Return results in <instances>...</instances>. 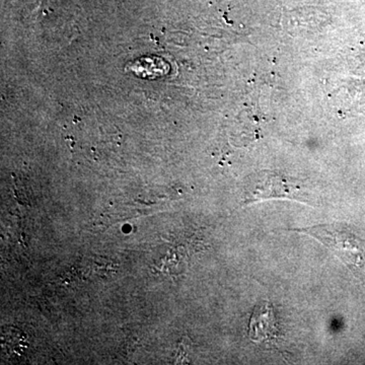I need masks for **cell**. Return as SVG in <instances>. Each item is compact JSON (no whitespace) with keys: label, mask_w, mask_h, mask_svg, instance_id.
Instances as JSON below:
<instances>
[{"label":"cell","mask_w":365,"mask_h":365,"mask_svg":"<svg viewBox=\"0 0 365 365\" xmlns=\"http://www.w3.org/2000/svg\"><path fill=\"white\" fill-rule=\"evenodd\" d=\"M290 230L309 235L325 245L353 271L364 266L365 242L347 225H321Z\"/></svg>","instance_id":"obj_1"},{"label":"cell","mask_w":365,"mask_h":365,"mask_svg":"<svg viewBox=\"0 0 365 365\" xmlns=\"http://www.w3.org/2000/svg\"><path fill=\"white\" fill-rule=\"evenodd\" d=\"M269 199H287L314 206L311 197L297 180L266 170L250 179L244 202L250 205Z\"/></svg>","instance_id":"obj_2"},{"label":"cell","mask_w":365,"mask_h":365,"mask_svg":"<svg viewBox=\"0 0 365 365\" xmlns=\"http://www.w3.org/2000/svg\"><path fill=\"white\" fill-rule=\"evenodd\" d=\"M275 314L270 304L256 307L249 325V337L254 342H273L279 338Z\"/></svg>","instance_id":"obj_3"}]
</instances>
